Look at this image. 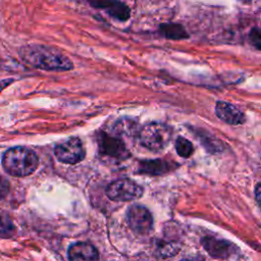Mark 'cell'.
<instances>
[{"label":"cell","instance_id":"obj_1","mask_svg":"<svg viewBox=\"0 0 261 261\" xmlns=\"http://www.w3.org/2000/svg\"><path fill=\"white\" fill-rule=\"evenodd\" d=\"M19 56L24 63L43 70L65 71L73 68L72 61L66 55L46 45H25L20 48Z\"/></svg>","mask_w":261,"mask_h":261},{"label":"cell","instance_id":"obj_2","mask_svg":"<svg viewBox=\"0 0 261 261\" xmlns=\"http://www.w3.org/2000/svg\"><path fill=\"white\" fill-rule=\"evenodd\" d=\"M39 164V159L34 151L27 147H13L2 156L4 170L13 176H27L33 173Z\"/></svg>","mask_w":261,"mask_h":261},{"label":"cell","instance_id":"obj_3","mask_svg":"<svg viewBox=\"0 0 261 261\" xmlns=\"http://www.w3.org/2000/svg\"><path fill=\"white\" fill-rule=\"evenodd\" d=\"M171 138V129L168 125L160 122H150L145 124L139 132V141L151 151L164 149Z\"/></svg>","mask_w":261,"mask_h":261},{"label":"cell","instance_id":"obj_4","mask_svg":"<svg viewBox=\"0 0 261 261\" xmlns=\"http://www.w3.org/2000/svg\"><path fill=\"white\" fill-rule=\"evenodd\" d=\"M106 195L113 201H132L142 197L143 189L130 178H119L108 185Z\"/></svg>","mask_w":261,"mask_h":261},{"label":"cell","instance_id":"obj_5","mask_svg":"<svg viewBox=\"0 0 261 261\" xmlns=\"http://www.w3.org/2000/svg\"><path fill=\"white\" fill-rule=\"evenodd\" d=\"M56 158L66 164H75L85 158L86 151L82 141L77 138H70L55 147Z\"/></svg>","mask_w":261,"mask_h":261},{"label":"cell","instance_id":"obj_6","mask_svg":"<svg viewBox=\"0 0 261 261\" xmlns=\"http://www.w3.org/2000/svg\"><path fill=\"white\" fill-rule=\"evenodd\" d=\"M127 222L129 227L137 233L147 234L153 228V216L143 205L135 204L127 211Z\"/></svg>","mask_w":261,"mask_h":261},{"label":"cell","instance_id":"obj_7","mask_svg":"<svg viewBox=\"0 0 261 261\" xmlns=\"http://www.w3.org/2000/svg\"><path fill=\"white\" fill-rule=\"evenodd\" d=\"M99 149L103 155L114 159H124L128 155L122 141L107 135L101 138Z\"/></svg>","mask_w":261,"mask_h":261},{"label":"cell","instance_id":"obj_8","mask_svg":"<svg viewBox=\"0 0 261 261\" xmlns=\"http://www.w3.org/2000/svg\"><path fill=\"white\" fill-rule=\"evenodd\" d=\"M201 243L205 250L208 252V254L215 258H227L236 250L234 246L231 243L211 237L203 238Z\"/></svg>","mask_w":261,"mask_h":261},{"label":"cell","instance_id":"obj_9","mask_svg":"<svg viewBox=\"0 0 261 261\" xmlns=\"http://www.w3.org/2000/svg\"><path fill=\"white\" fill-rule=\"evenodd\" d=\"M215 113L218 118L228 124L237 125L245 122V114L234 105L224 101H218L216 103Z\"/></svg>","mask_w":261,"mask_h":261},{"label":"cell","instance_id":"obj_10","mask_svg":"<svg viewBox=\"0 0 261 261\" xmlns=\"http://www.w3.org/2000/svg\"><path fill=\"white\" fill-rule=\"evenodd\" d=\"M68 259L69 261H98L99 254L92 244L80 242L69 247Z\"/></svg>","mask_w":261,"mask_h":261},{"label":"cell","instance_id":"obj_11","mask_svg":"<svg viewBox=\"0 0 261 261\" xmlns=\"http://www.w3.org/2000/svg\"><path fill=\"white\" fill-rule=\"evenodd\" d=\"M159 30L161 35L169 40H181L189 38L185 28L178 23H162Z\"/></svg>","mask_w":261,"mask_h":261},{"label":"cell","instance_id":"obj_12","mask_svg":"<svg viewBox=\"0 0 261 261\" xmlns=\"http://www.w3.org/2000/svg\"><path fill=\"white\" fill-rule=\"evenodd\" d=\"M106 11L110 16L121 21L128 19L130 15V10L128 6L119 0H116V2Z\"/></svg>","mask_w":261,"mask_h":261},{"label":"cell","instance_id":"obj_13","mask_svg":"<svg viewBox=\"0 0 261 261\" xmlns=\"http://www.w3.org/2000/svg\"><path fill=\"white\" fill-rule=\"evenodd\" d=\"M175 149L177 154L184 158H189L194 153L193 144L182 137L177 138L175 142Z\"/></svg>","mask_w":261,"mask_h":261},{"label":"cell","instance_id":"obj_14","mask_svg":"<svg viewBox=\"0 0 261 261\" xmlns=\"http://www.w3.org/2000/svg\"><path fill=\"white\" fill-rule=\"evenodd\" d=\"M14 226L12 221L5 215L0 214V236L9 237L13 233Z\"/></svg>","mask_w":261,"mask_h":261},{"label":"cell","instance_id":"obj_15","mask_svg":"<svg viewBox=\"0 0 261 261\" xmlns=\"http://www.w3.org/2000/svg\"><path fill=\"white\" fill-rule=\"evenodd\" d=\"M249 40L252 43V45L257 49L260 50L261 48V35L260 30L258 28H253L249 34Z\"/></svg>","mask_w":261,"mask_h":261},{"label":"cell","instance_id":"obj_16","mask_svg":"<svg viewBox=\"0 0 261 261\" xmlns=\"http://www.w3.org/2000/svg\"><path fill=\"white\" fill-rule=\"evenodd\" d=\"M88 2L95 8L108 10L116 2V0H88Z\"/></svg>","mask_w":261,"mask_h":261},{"label":"cell","instance_id":"obj_17","mask_svg":"<svg viewBox=\"0 0 261 261\" xmlns=\"http://www.w3.org/2000/svg\"><path fill=\"white\" fill-rule=\"evenodd\" d=\"M9 181L3 176H0V199L6 197L9 192Z\"/></svg>","mask_w":261,"mask_h":261},{"label":"cell","instance_id":"obj_18","mask_svg":"<svg viewBox=\"0 0 261 261\" xmlns=\"http://www.w3.org/2000/svg\"><path fill=\"white\" fill-rule=\"evenodd\" d=\"M180 261H204V260L199 257H192V258H184Z\"/></svg>","mask_w":261,"mask_h":261},{"label":"cell","instance_id":"obj_19","mask_svg":"<svg viewBox=\"0 0 261 261\" xmlns=\"http://www.w3.org/2000/svg\"><path fill=\"white\" fill-rule=\"evenodd\" d=\"M259 194H260V184H258L257 186H256V196H257V201L259 202Z\"/></svg>","mask_w":261,"mask_h":261}]
</instances>
